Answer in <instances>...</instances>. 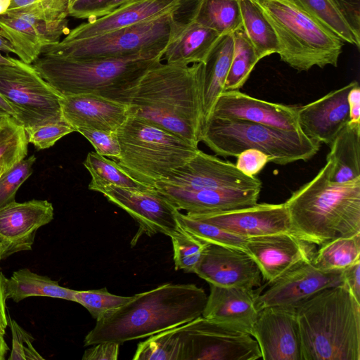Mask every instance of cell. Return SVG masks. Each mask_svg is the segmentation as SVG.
<instances>
[{"mask_svg":"<svg viewBox=\"0 0 360 360\" xmlns=\"http://www.w3.org/2000/svg\"><path fill=\"white\" fill-rule=\"evenodd\" d=\"M204 64L162 63L143 75L128 104L129 116L150 121L198 146L204 125Z\"/></svg>","mask_w":360,"mask_h":360,"instance_id":"6da1fadb","label":"cell"},{"mask_svg":"<svg viewBox=\"0 0 360 360\" xmlns=\"http://www.w3.org/2000/svg\"><path fill=\"white\" fill-rule=\"evenodd\" d=\"M207 295L195 284L167 283L132 296L127 303L96 320L84 346L123 344L148 338L202 316Z\"/></svg>","mask_w":360,"mask_h":360,"instance_id":"7a4b0ae2","label":"cell"},{"mask_svg":"<svg viewBox=\"0 0 360 360\" xmlns=\"http://www.w3.org/2000/svg\"><path fill=\"white\" fill-rule=\"evenodd\" d=\"M331 162L284 202L291 232L321 245L338 237L360 234V177L347 183L330 179Z\"/></svg>","mask_w":360,"mask_h":360,"instance_id":"3957f363","label":"cell"},{"mask_svg":"<svg viewBox=\"0 0 360 360\" xmlns=\"http://www.w3.org/2000/svg\"><path fill=\"white\" fill-rule=\"evenodd\" d=\"M295 307L302 360H360V303L344 284Z\"/></svg>","mask_w":360,"mask_h":360,"instance_id":"277c9868","label":"cell"},{"mask_svg":"<svg viewBox=\"0 0 360 360\" xmlns=\"http://www.w3.org/2000/svg\"><path fill=\"white\" fill-rule=\"evenodd\" d=\"M162 61V56L78 60L43 56L32 65L60 96L95 94L128 105L143 75Z\"/></svg>","mask_w":360,"mask_h":360,"instance_id":"5b68a950","label":"cell"},{"mask_svg":"<svg viewBox=\"0 0 360 360\" xmlns=\"http://www.w3.org/2000/svg\"><path fill=\"white\" fill-rule=\"evenodd\" d=\"M120 146L118 164L149 188L184 166L198 146L150 121L129 116L117 130Z\"/></svg>","mask_w":360,"mask_h":360,"instance_id":"8992f818","label":"cell"},{"mask_svg":"<svg viewBox=\"0 0 360 360\" xmlns=\"http://www.w3.org/2000/svg\"><path fill=\"white\" fill-rule=\"evenodd\" d=\"M200 141L215 154L236 157L242 151L259 150L272 162L285 165L314 156L321 143L307 137L301 130L287 131L248 121L209 117L205 122Z\"/></svg>","mask_w":360,"mask_h":360,"instance_id":"52a82bcc","label":"cell"},{"mask_svg":"<svg viewBox=\"0 0 360 360\" xmlns=\"http://www.w3.org/2000/svg\"><path fill=\"white\" fill-rule=\"evenodd\" d=\"M273 27L281 60L293 69L336 67L343 41L289 0H254Z\"/></svg>","mask_w":360,"mask_h":360,"instance_id":"ba28073f","label":"cell"},{"mask_svg":"<svg viewBox=\"0 0 360 360\" xmlns=\"http://www.w3.org/2000/svg\"><path fill=\"white\" fill-rule=\"evenodd\" d=\"M175 15L169 13L89 38L63 39L44 47L41 55L78 60L162 57L177 22Z\"/></svg>","mask_w":360,"mask_h":360,"instance_id":"9c48e42d","label":"cell"},{"mask_svg":"<svg viewBox=\"0 0 360 360\" xmlns=\"http://www.w3.org/2000/svg\"><path fill=\"white\" fill-rule=\"evenodd\" d=\"M0 94L25 130L65 120L61 96L31 64L20 60L15 65L0 64Z\"/></svg>","mask_w":360,"mask_h":360,"instance_id":"30bf717a","label":"cell"},{"mask_svg":"<svg viewBox=\"0 0 360 360\" xmlns=\"http://www.w3.org/2000/svg\"><path fill=\"white\" fill-rule=\"evenodd\" d=\"M187 360H257L259 345L248 333L235 330L202 316L186 323Z\"/></svg>","mask_w":360,"mask_h":360,"instance_id":"8fae6325","label":"cell"},{"mask_svg":"<svg viewBox=\"0 0 360 360\" xmlns=\"http://www.w3.org/2000/svg\"><path fill=\"white\" fill-rule=\"evenodd\" d=\"M155 186L196 191L205 189L262 188L261 181L239 171L236 165L200 149L184 166L174 170Z\"/></svg>","mask_w":360,"mask_h":360,"instance_id":"7c38bea8","label":"cell"},{"mask_svg":"<svg viewBox=\"0 0 360 360\" xmlns=\"http://www.w3.org/2000/svg\"><path fill=\"white\" fill-rule=\"evenodd\" d=\"M109 202L126 211L148 236L160 233L169 237L181 232L178 210L155 188L136 189L108 185L96 189Z\"/></svg>","mask_w":360,"mask_h":360,"instance_id":"4fadbf2b","label":"cell"},{"mask_svg":"<svg viewBox=\"0 0 360 360\" xmlns=\"http://www.w3.org/2000/svg\"><path fill=\"white\" fill-rule=\"evenodd\" d=\"M246 248L267 285L299 264L312 261L316 252L315 244L290 232L248 238Z\"/></svg>","mask_w":360,"mask_h":360,"instance_id":"5bb4252c","label":"cell"},{"mask_svg":"<svg viewBox=\"0 0 360 360\" xmlns=\"http://www.w3.org/2000/svg\"><path fill=\"white\" fill-rule=\"evenodd\" d=\"M251 335L264 360H302L295 306H271L259 310Z\"/></svg>","mask_w":360,"mask_h":360,"instance_id":"9a60e30c","label":"cell"},{"mask_svg":"<svg viewBox=\"0 0 360 360\" xmlns=\"http://www.w3.org/2000/svg\"><path fill=\"white\" fill-rule=\"evenodd\" d=\"M342 270H322L313 260L303 262L270 284L263 293H259L257 308L295 306L321 290L342 285Z\"/></svg>","mask_w":360,"mask_h":360,"instance_id":"2e32d148","label":"cell"},{"mask_svg":"<svg viewBox=\"0 0 360 360\" xmlns=\"http://www.w3.org/2000/svg\"><path fill=\"white\" fill-rule=\"evenodd\" d=\"M193 273L209 284L254 288L261 285L262 274L247 252L207 243Z\"/></svg>","mask_w":360,"mask_h":360,"instance_id":"e0dca14e","label":"cell"},{"mask_svg":"<svg viewBox=\"0 0 360 360\" xmlns=\"http://www.w3.org/2000/svg\"><path fill=\"white\" fill-rule=\"evenodd\" d=\"M186 214L246 238L292 233L288 213L284 203H257L252 206L226 212Z\"/></svg>","mask_w":360,"mask_h":360,"instance_id":"ac0fdd59","label":"cell"},{"mask_svg":"<svg viewBox=\"0 0 360 360\" xmlns=\"http://www.w3.org/2000/svg\"><path fill=\"white\" fill-rule=\"evenodd\" d=\"M297 108L260 100L239 90L224 91L210 117L239 120L287 130H300Z\"/></svg>","mask_w":360,"mask_h":360,"instance_id":"d6986e66","label":"cell"},{"mask_svg":"<svg viewBox=\"0 0 360 360\" xmlns=\"http://www.w3.org/2000/svg\"><path fill=\"white\" fill-rule=\"evenodd\" d=\"M53 216V205L46 200L14 201L0 207V242L7 248V257L32 250L37 230Z\"/></svg>","mask_w":360,"mask_h":360,"instance_id":"ffe728a7","label":"cell"},{"mask_svg":"<svg viewBox=\"0 0 360 360\" xmlns=\"http://www.w3.org/2000/svg\"><path fill=\"white\" fill-rule=\"evenodd\" d=\"M356 82L352 81L318 100L298 107L300 130L307 137L330 146L338 134L349 122L347 97Z\"/></svg>","mask_w":360,"mask_h":360,"instance_id":"44dd1931","label":"cell"},{"mask_svg":"<svg viewBox=\"0 0 360 360\" xmlns=\"http://www.w3.org/2000/svg\"><path fill=\"white\" fill-rule=\"evenodd\" d=\"M254 288L210 284L202 316L229 328L251 335L259 309Z\"/></svg>","mask_w":360,"mask_h":360,"instance_id":"7402d4cb","label":"cell"},{"mask_svg":"<svg viewBox=\"0 0 360 360\" xmlns=\"http://www.w3.org/2000/svg\"><path fill=\"white\" fill-rule=\"evenodd\" d=\"M65 121L77 131L94 129L116 131L129 117L128 105L95 94L61 96Z\"/></svg>","mask_w":360,"mask_h":360,"instance_id":"603a6c76","label":"cell"},{"mask_svg":"<svg viewBox=\"0 0 360 360\" xmlns=\"http://www.w3.org/2000/svg\"><path fill=\"white\" fill-rule=\"evenodd\" d=\"M178 210L186 214L214 213L238 210L257 203L261 188L181 190L155 186Z\"/></svg>","mask_w":360,"mask_h":360,"instance_id":"cb8c5ba5","label":"cell"},{"mask_svg":"<svg viewBox=\"0 0 360 360\" xmlns=\"http://www.w3.org/2000/svg\"><path fill=\"white\" fill-rule=\"evenodd\" d=\"M187 0H142L105 15L88 20L70 30L65 40L89 38L124 26L150 20L169 13L176 14Z\"/></svg>","mask_w":360,"mask_h":360,"instance_id":"d4e9b609","label":"cell"},{"mask_svg":"<svg viewBox=\"0 0 360 360\" xmlns=\"http://www.w3.org/2000/svg\"><path fill=\"white\" fill-rule=\"evenodd\" d=\"M220 36L191 18L186 23L177 21L164 50L162 60L184 65L204 63Z\"/></svg>","mask_w":360,"mask_h":360,"instance_id":"484cf974","label":"cell"},{"mask_svg":"<svg viewBox=\"0 0 360 360\" xmlns=\"http://www.w3.org/2000/svg\"><path fill=\"white\" fill-rule=\"evenodd\" d=\"M233 50L232 34L221 35L204 62L203 115L204 124L225 91L224 84L230 68Z\"/></svg>","mask_w":360,"mask_h":360,"instance_id":"4316f807","label":"cell"},{"mask_svg":"<svg viewBox=\"0 0 360 360\" xmlns=\"http://www.w3.org/2000/svg\"><path fill=\"white\" fill-rule=\"evenodd\" d=\"M326 157L331 162L330 179L347 183L360 177V124L348 122L338 134Z\"/></svg>","mask_w":360,"mask_h":360,"instance_id":"83f0119b","label":"cell"},{"mask_svg":"<svg viewBox=\"0 0 360 360\" xmlns=\"http://www.w3.org/2000/svg\"><path fill=\"white\" fill-rule=\"evenodd\" d=\"M6 299L19 302L30 297H49L75 302V290L63 287L56 281L29 269L14 271L5 278Z\"/></svg>","mask_w":360,"mask_h":360,"instance_id":"f1b7e54d","label":"cell"},{"mask_svg":"<svg viewBox=\"0 0 360 360\" xmlns=\"http://www.w3.org/2000/svg\"><path fill=\"white\" fill-rule=\"evenodd\" d=\"M0 30L25 63H33L46 46L34 20L26 16L0 15Z\"/></svg>","mask_w":360,"mask_h":360,"instance_id":"f546056e","label":"cell"},{"mask_svg":"<svg viewBox=\"0 0 360 360\" xmlns=\"http://www.w3.org/2000/svg\"><path fill=\"white\" fill-rule=\"evenodd\" d=\"M186 323L153 335L137 345L134 360H187Z\"/></svg>","mask_w":360,"mask_h":360,"instance_id":"4dcf8cb0","label":"cell"},{"mask_svg":"<svg viewBox=\"0 0 360 360\" xmlns=\"http://www.w3.org/2000/svg\"><path fill=\"white\" fill-rule=\"evenodd\" d=\"M238 3L242 25L259 60L278 53L280 47L276 32L259 6L254 0H238Z\"/></svg>","mask_w":360,"mask_h":360,"instance_id":"1f68e13d","label":"cell"},{"mask_svg":"<svg viewBox=\"0 0 360 360\" xmlns=\"http://www.w3.org/2000/svg\"><path fill=\"white\" fill-rule=\"evenodd\" d=\"M191 18L219 35L231 34L242 26L238 0H198Z\"/></svg>","mask_w":360,"mask_h":360,"instance_id":"d6a6232c","label":"cell"},{"mask_svg":"<svg viewBox=\"0 0 360 360\" xmlns=\"http://www.w3.org/2000/svg\"><path fill=\"white\" fill-rule=\"evenodd\" d=\"M330 33L359 49L360 37L351 29L332 0H289Z\"/></svg>","mask_w":360,"mask_h":360,"instance_id":"836d02e7","label":"cell"},{"mask_svg":"<svg viewBox=\"0 0 360 360\" xmlns=\"http://www.w3.org/2000/svg\"><path fill=\"white\" fill-rule=\"evenodd\" d=\"M83 165L91 176L88 186L89 190L96 191L97 188L108 185L141 190L154 188L147 187L134 179L117 161L96 152H89Z\"/></svg>","mask_w":360,"mask_h":360,"instance_id":"e575fe53","label":"cell"},{"mask_svg":"<svg viewBox=\"0 0 360 360\" xmlns=\"http://www.w3.org/2000/svg\"><path fill=\"white\" fill-rule=\"evenodd\" d=\"M231 34L233 50L224 84L225 91L239 90L243 87L255 65L260 60L243 25Z\"/></svg>","mask_w":360,"mask_h":360,"instance_id":"d590c367","label":"cell"},{"mask_svg":"<svg viewBox=\"0 0 360 360\" xmlns=\"http://www.w3.org/2000/svg\"><path fill=\"white\" fill-rule=\"evenodd\" d=\"M360 259V234L338 237L320 245L314 264L326 271L342 270Z\"/></svg>","mask_w":360,"mask_h":360,"instance_id":"8d00e7d4","label":"cell"},{"mask_svg":"<svg viewBox=\"0 0 360 360\" xmlns=\"http://www.w3.org/2000/svg\"><path fill=\"white\" fill-rule=\"evenodd\" d=\"M28 140L22 125L13 117L0 118V165L6 170L25 159Z\"/></svg>","mask_w":360,"mask_h":360,"instance_id":"74e56055","label":"cell"},{"mask_svg":"<svg viewBox=\"0 0 360 360\" xmlns=\"http://www.w3.org/2000/svg\"><path fill=\"white\" fill-rule=\"evenodd\" d=\"M177 219L184 231L207 243L247 252L246 238L230 233L214 224L193 219L180 211L177 212Z\"/></svg>","mask_w":360,"mask_h":360,"instance_id":"f35d334b","label":"cell"},{"mask_svg":"<svg viewBox=\"0 0 360 360\" xmlns=\"http://www.w3.org/2000/svg\"><path fill=\"white\" fill-rule=\"evenodd\" d=\"M4 14L49 22L63 20L69 15V0H12Z\"/></svg>","mask_w":360,"mask_h":360,"instance_id":"ab89813d","label":"cell"},{"mask_svg":"<svg viewBox=\"0 0 360 360\" xmlns=\"http://www.w3.org/2000/svg\"><path fill=\"white\" fill-rule=\"evenodd\" d=\"M170 238L173 246L175 269L193 273L207 243L184 230Z\"/></svg>","mask_w":360,"mask_h":360,"instance_id":"60d3db41","label":"cell"},{"mask_svg":"<svg viewBox=\"0 0 360 360\" xmlns=\"http://www.w3.org/2000/svg\"><path fill=\"white\" fill-rule=\"evenodd\" d=\"M132 298L120 296L109 292L106 288L98 290H76L75 302L85 307L91 316L98 319L107 313L112 311Z\"/></svg>","mask_w":360,"mask_h":360,"instance_id":"b9f144b4","label":"cell"},{"mask_svg":"<svg viewBox=\"0 0 360 360\" xmlns=\"http://www.w3.org/2000/svg\"><path fill=\"white\" fill-rule=\"evenodd\" d=\"M36 157L31 155L15 164L0 176V207L15 201L20 186L31 176Z\"/></svg>","mask_w":360,"mask_h":360,"instance_id":"7bdbcfd3","label":"cell"},{"mask_svg":"<svg viewBox=\"0 0 360 360\" xmlns=\"http://www.w3.org/2000/svg\"><path fill=\"white\" fill-rule=\"evenodd\" d=\"M75 130L65 120L25 129L29 143L37 150L47 149Z\"/></svg>","mask_w":360,"mask_h":360,"instance_id":"ee69618b","label":"cell"},{"mask_svg":"<svg viewBox=\"0 0 360 360\" xmlns=\"http://www.w3.org/2000/svg\"><path fill=\"white\" fill-rule=\"evenodd\" d=\"M12 334V347L8 360H44L32 345L34 338L8 315Z\"/></svg>","mask_w":360,"mask_h":360,"instance_id":"f6af8a7d","label":"cell"},{"mask_svg":"<svg viewBox=\"0 0 360 360\" xmlns=\"http://www.w3.org/2000/svg\"><path fill=\"white\" fill-rule=\"evenodd\" d=\"M77 131L91 143L98 154L116 160L120 158V146L117 131L79 129Z\"/></svg>","mask_w":360,"mask_h":360,"instance_id":"bcb514c9","label":"cell"},{"mask_svg":"<svg viewBox=\"0 0 360 360\" xmlns=\"http://www.w3.org/2000/svg\"><path fill=\"white\" fill-rule=\"evenodd\" d=\"M236 168L248 176L259 174L272 158L265 153L250 148L242 151L237 156Z\"/></svg>","mask_w":360,"mask_h":360,"instance_id":"7dc6e473","label":"cell"},{"mask_svg":"<svg viewBox=\"0 0 360 360\" xmlns=\"http://www.w3.org/2000/svg\"><path fill=\"white\" fill-rule=\"evenodd\" d=\"M111 0H70L69 15L80 19L97 18L100 11Z\"/></svg>","mask_w":360,"mask_h":360,"instance_id":"c3c4849f","label":"cell"},{"mask_svg":"<svg viewBox=\"0 0 360 360\" xmlns=\"http://www.w3.org/2000/svg\"><path fill=\"white\" fill-rule=\"evenodd\" d=\"M351 29L360 37V0H332Z\"/></svg>","mask_w":360,"mask_h":360,"instance_id":"681fc988","label":"cell"},{"mask_svg":"<svg viewBox=\"0 0 360 360\" xmlns=\"http://www.w3.org/2000/svg\"><path fill=\"white\" fill-rule=\"evenodd\" d=\"M85 350L83 360H116L118 358L120 344L101 342Z\"/></svg>","mask_w":360,"mask_h":360,"instance_id":"f907efd6","label":"cell"},{"mask_svg":"<svg viewBox=\"0 0 360 360\" xmlns=\"http://www.w3.org/2000/svg\"><path fill=\"white\" fill-rule=\"evenodd\" d=\"M344 285L360 303V259L342 270Z\"/></svg>","mask_w":360,"mask_h":360,"instance_id":"816d5d0a","label":"cell"},{"mask_svg":"<svg viewBox=\"0 0 360 360\" xmlns=\"http://www.w3.org/2000/svg\"><path fill=\"white\" fill-rule=\"evenodd\" d=\"M349 122L360 124V87L356 82L350 89L348 97Z\"/></svg>","mask_w":360,"mask_h":360,"instance_id":"f5cc1de1","label":"cell"},{"mask_svg":"<svg viewBox=\"0 0 360 360\" xmlns=\"http://www.w3.org/2000/svg\"><path fill=\"white\" fill-rule=\"evenodd\" d=\"M5 276L0 271V333H6V329L8 326V316L6 315V297L5 289Z\"/></svg>","mask_w":360,"mask_h":360,"instance_id":"db71d44e","label":"cell"},{"mask_svg":"<svg viewBox=\"0 0 360 360\" xmlns=\"http://www.w3.org/2000/svg\"><path fill=\"white\" fill-rule=\"evenodd\" d=\"M142 0H111L98 14L97 18L105 15L125 6ZM96 19V18H95Z\"/></svg>","mask_w":360,"mask_h":360,"instance_id":"11a10c76","label":"cell"},{"mask_svg":"<svg viewBox=\"0 0 360 360\" xmlns=\"http://www.w3.org/2000/svg\"><path fill=\"white\" fill-rule=\"evenodd\" d=\"M0 51H3L6 53H13L15 54V51L11 44V42L6 39L0 30Z\"/></svg>","mask_w":360,"mask_h":360,"instance_id":"9f6ffc18","label":"cell"},{"mask_svg":"<svg viewBox=\"0 0 360 360\" xmlns=\"http://www.w3.org/2000/svg\"><path fill=\"white\" fill-rule=\"evenodd\" d=\"M9 347L4 339V334L0 333V360H5Z\"/></svg>","mask_w":360,"mask_h":360,"instance_id":"6f0895ef","label":"cell"},{"mask_svg":"<svg viewBox=\"0 0 360 360\" xmlns=\"http://www.w3.org/2000/svg\"><path fill=\"white\" fill-rule=\"evenodd\" d=\"M0 108L6 112L9 115L15 117V112L6 101V99L0 94Z\"/></svg>","mask_w":360,"mask_h":360,"instance_id":"680465c9","label":"cell"},{"mask_svg":"<svg viewBox=\"0 0 360 360\" xmlns=\"http://www.w3.org/2000/svg\"><path fill=\"white\" fill-rule=\"evenodd\" d=\"M20 60L15 59L11 57H6L0 53V64L15 65L19 63Z\"/></svg>","mask_w":360,"mask_h":360,"instance_id":"91938a15","label":"cell"},{"mask_svg":"<svg viewBox=\"0 0 360 360\" xmlns=\"http://www.w3.org/2000/svg\"><path fill=\"white\" fill-rule=\"evenodd\" d=\"M12 0H0V15L4 14L8 10Z\"/></svg>","mask_w":360,"mask_h":360,"instance_id":"94428289","label":"cell"},{"mask_svg":"<svg viewBox=\"0 0 360 360\" xmlns=\"http://www.w3.org/2000/svg\"><path fill=\"white\" fill-rule=\"evenodd\" d=\"M6 252H7L6 246L4 243L0 242V260L7 257Z\"/></svg>","mask_w":360,"mask_h":360,"instance_id":"6125c7cd","label":"cell"},{"mask_svg":"<svg viewBox=\"0 0 360 360\" xmlns=\"http://www.w3.org/2000/svg\"><path fill=\"white\" fill-rule=\"evenodd\" d=\"M7 115H9L6 112H5L4 110L0 108V118L4 116H7Z\"/></svg>","mask_w":360,"mask_h":360,"instance_id":"be15d7a7","label":"cell"},{"mask_svg":"<svg viewBox=\"0 0 360 360\" xmlns=\"http://www.w3.org/2000/svg\"><path fill=\"white\" fill-rule=\"evenodd\" d=\"M5 171H6V169L4 167H2V166H1V165H0V176H1V175L2 174V173H3L4 172H5Z\"/></svg>","mask_w":360,"mask_h":360,"instance_id":"e7e4bbea","label":"cell"},{"mask_svg":"<svg viewBox=\"0 0 360 360\" xmlns=\"http://www.w3.org/2000/svg\"><path fill=\"white\" fill-rule=\"evenodd\" d=\"M70 1V0H69Z\"/></svg>","mask_w":360,"mask_h":360,"instance_id":"03108f58","label":"cell"}]
</instances>
